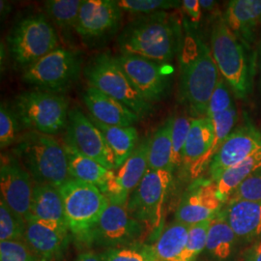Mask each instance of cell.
<instances>
[{
    "mask_svg": "<svg viewBox=\"0 0 261 261\" xmlns=\"http://www.w3.org/2000/svg\"><path fill=\"white\" fill-rule=\"evenodd\" d=\"M7 44L13 60L27 69L58 47V37L47 16L38 13L25 16L15 23Z\"/></svg>",
    "mask_w": 261,
    "mask_h": 261,
    "instance_id": "8",
    "label": "cell"
},
{
    "mask_svg": "<svg viewBox=\"0 0 261 261\" xmlns=\"http://www.w3.org/2000/svg\"><path fill=\"white\" fill-rule=\"evenodd\" d=\"M96 127L103 133L110 148L112 149L116 169L130 158L133 152L138 146L139 133L134 127L110 126L101 122L96 121L90 117Z\"/></svg>",
    "mask_w": 261,
    "mask_h": 261,
    "instance_id": "26",
    "label": "cell"
},
{
    "mask_svg": "<svg viewBox=\"0 0 261 261\" xmlns=\"http://www.w3.org/2000/svg\"><path fill=\"white\" fill-rule=\"evenodd\" d=\"M19 119L14 111L2 103L0 108V148L5 149L18 140Z\"/></svg>",
    "mask_w": 261,
    "mask_h": 261,
    "instance_id": "37",
    "label": "cell"
},
{
    "mask_svg": "<svg viewBox=\"0 0 261 261\" xmlns=\"http://www.w3.org/2000/svg\"><path fill=\"white\" fill-rule=\"evenodd\" d=\"M102 257L103 261H155L153 245L138 242L110 249Z\"/></svg>",
    "mask_w": 261,
    "mask_h": 261,
    "instance_id": "33",
    "label": "cell"
},
{
    "mask_svg": "<svg viewBox=\"0 0 261 261\" xmlns=\"http://www.w3.org/2000/svg\"><path fill=\"white\" fill-rule=\"evenodd\" d=\"M116 2L122 11L130 14H143L145 16L176 8L182 3L180 1L169 0H120Z\"/></svg>",
    "mask_w": 261,
    "mask_h": 261,
    "instance_id": "36",
    "label": "cell"
},
{
    "mask_svg": "<svg viewBox=\"0 0 261 261\" xmlns=\"http://www.w3.org/2000/svg\"><path fill=\"white\" fill-rule=\"evenodd\" d=\"M261 170V148L254 152L248 158L226 169L217 183V195L220 200L224 203L232 195L236 188L243 182Z\"/></svg>",
    "mask_w": 261,
    "mask_h": 261,
    "instance_id": "27",
    "label": "cell"
},
{
    "mask_svg": "<svg viewBox=\"0 0 261 261\" xmlns=\"http://www.w3.org/2000/svg\"><path fill=\"white\" fill-rule=\"evenodd\" d=\"M68 228L75 237L87 243L110 200L98 187L70 178L59 188Z\"/></svg>",
    "mask_w": 261,
    "mask_h": 261,
    "instance_id": "5",
    "label": "cell"
},
{
    "mask_svg": "<svg viewBox=\"0 0 261 261\" xmlns=\"http://www.w3.org/2000/svg\"><path fill=\"white\" fill-rule=\"evenodd\" d=\"M233 106L235 105L231 97L229 85L226 84V82L221 76L208 103L207 116L212 117L216 114L226 112Z\"/></svg>",
    "mask_w": 261,
    "mask_h": 261,
    "instance_id": "39",
    "label": "cell"
},
{
    "mask_svg": "<svg viewBox=\"0 0 261 261\" xmlns=\"http://www.w3.org/2000/svg\"><path fill=\"white\" fill-rule=\"evenodd\" d=\"M229 200L261 202V170L247 178L240 186L236 188L227 201Z\"/></svg>",
    "mask_w": 261,
    "mask_h": 261,
    "instance_id": "40",
    "label": "cell"
},
{
    "mask_svg": "<svg viewBox=\"0 0 261 261\" xmlns=\"http://www.w3.org/2000/svg\"><path fill=\"white\" fill-rule=\"evenodd\" d=\"M115 57L133 86L147 103L159 102L167 95L174 72L169 63L133 55L121 54Z\"/></svg>",
    "mask_w": 261,
    "mask_h": 261,
    "instance_id": "11",
    "label": "cell"
},
{
    "mask_svg": "<svg viewBox=\"0 0 261 261\" xmlns=\"http://www.w3.org/2000/svg\"><path fill=\"white\" fill-rule=\"evenodd\" d=\"M222 206L217 195V183L211 179H197L182 197L175 218L179 223L191 226L213 220L222 211Z\"/></svg>",
    "mask_w": 261,
    "mask_h": 261,
    "instance_id": "15",
    "label": "cell"
},
{
    "mask_svg": "<svg viewBox=\"0 0 261 261\" xmlns=\"http://www.w3.org/2000/svg\"><path fill=\"white\" fill-rule=\"evenodd\" d=\"M179 99L196 118L207 116L208 103L221 79L211 48L187 33L179 51Z\"/></svg>",
    "mask_w": 261,
    "mask_h": 261,
    "instance_id": "1",
    "label": "cell"
},
{
    "mask_svg": "<svg viewBox=\"0 0 261 261\" xmlns=\"http://www.w3.org/2000/svg\"><path fill=\"white\" fill-rule=\"evenodd\" d=\"M65 140L105 168L110 170L116 169L113 153L103 133L79 108L69 112Z\"/></svg>",
    "mask_w": 261,
    "mask_h": 261,
    "instance_id": "13",
    "label": "cell"
},
{
    "mask_svg": "<svg viewBox=\"0 0 261 261\" xmlns=\"http://www.w3.org/2000/svg\"><path fill=\"white\" fill-rule=\"evenodd\" d=\"M83 0H48L44 2L47 17L61 29H75Z\"/></svg>",
    "mask_w": 261,
    "mask_h": 261,
    "instance_id": "31",
    "label": "cell"
},
{
    "mask_svg": "<svg viewBox=\"0 0 261 261\" xmlns=\"http://www.w3.org/2000/svg\"><path fill=\"white\" fill-rule=\"evenodd\" d=\"M63 143L68 157L70 177L98 187L103 193L114 171L105 168L93 159L85 156L68 141L65 140Z\"/></svg>",
    "mask_w": 261,
    "mask_h": 261,
    "instance_id": "25",
    "label": "cell"
},
{
    "mask_svg": "<svg viewBox=\"0 0 261 261\" xmlns=\"http://www.w3.org/2000/svg\"><path fill=\"white\" fill-rule=\"evenodd\" d=\"M237 237L253 240L261 237V202L229 200L222 210Z\"/></svg>",
    "mask_w": 261,
    "mask_h": 261,
    "instance_id": "24",
    "label": "cell"
},
{
    "mask_svg": "<svg viewBox=\"0 0 261 261\" xmlns=\"http://www.w3.org/2000/svg\"><path fill=\"white\" fill-rule=\"evenodd\" d=\"M181 5L192 21L198 22L200 20L202 16V8L199 0H183Z\"/></svg>",
    "mask_w": 261,
    "mask_h": 261,
    "instance_id": "41",
    "label": "cell"
},
{
    "mask_svg": "<svg viewBox=\"0 0 261 261\" xmlns=\"http://www.w3.org/2000/svg\"><path fill=\"white\" fill-rule=\"evenodd\" d=\"M0 261H40L24 240L1 241Z\"/></svg>",
    "mask_w": 261,
    "mask_h": 261,
    "instance_id": "38",
    "label": "cell"
},
{
    "mask_svg": "<svg viewBox=\"0 0 261 261\" xmlns=\"http://www.w3.org/2000/svg\"><path fill=\"white\" fill-rule=\"evenodd\" d=\"M211 221L193 224L190 226L186 246L179 261H196V257L206 248L207 235Z\"/></svg>",
    "mask_w": 261,
    "mask_h": 261,
    "instance_id": "34",
    "label": "cell"
},
{
    "mask_svg": "<svg viewBox=\"0 0 261 261\" xmlns=\"http://www.w3.org/2000/svg\"><path fill=\"white\" fill-rule=\"evenodd\" d=\"M213 140V124L208 116L192 120L183 152V166L192 179H198L206 168L210 167L208 154Z\"/></svg>",
    "mask_w": 261,
    "mask_h": 261,
    "instance_id": "19",
    "label": "cell"
},
{
    "mask_svg": "<svg viewBox=\"0 0 261 261\" xmlns=\"http://www.w3.org/2000/svg\"><path fill=\"white\" fill-rule=\"evenodd\" d=\"M192 120L186 116L173 117L172 124V164L175 170L183 165V152L186 144L187 138L191 129Z\"/></svg>",
    "mask_w": 261,
    "mask_h": 261,
    "instance_id": "35",
    "label": "cell"
},
{
    "mask_svg": "<svg viewBox=\"0 0 261 261\" xmlns=\"http://www.w3.org/2000/svg\"><path fill=\"white\" fill-rule=\"evenodd\" d=\"M122 10L112 0H83L75 32L84 39L103 37L114 31L121 20Z\"/></svg>",
    "mask_w": 261,
    "mask_h": 261,
    "instance_id": "18",
    "label": "cell"
},
{
    "mask_svg": "<svg viewBox=\"0 0 261 261\" xmlns=\"http://www.w3.org/2000/svg\"><path fill=\"white\" fill-rule=\"evenodd\" d=\"M27 228L25 220L5 203L0 200V240L13 241L23 240Z\"/></svg>",
    "mask_w": 261,
    "mask_h": 261,
    "instance_id": "32",
    "label": "cell"
},
{
    "mask_svg": "<svg viewBox=\"0 0 261 261\" xmlns=\"http://www.w3.org/2000/svg\"><path fill=\"white\" fill-rule=\"evenodd\" d=\"M242 261H261V242L252 246L245 252Z\"/></svg>",
    "mask_w": 261,
    "mask_h": 261,
    "instance_id": "42",
    "label": "cell"
},
{
    "mask_svg": "<svg viewBox=\"0 0 261 261\" xmlns=\"http://www.w3.org/2000/svg\"><path fill=\"white\" fill-rule=\"evenodd\" d=\"M236 237V234L221 211L210 223L206 250L215 258L224 260L231 254Z\"/></svg>",
    "mask_w": 261,
    "mask_h": 261,
    "instance_id": "30",
    "label": "cell"
},
{
    "mask_svg": "<svg viewBox=\"0 0 261 261\" xmlns=\"http://www.w3.org/2000/svg\"><path fill=\"white\" fill-rule=\"evenodd\" d=\"M223 18L234 35L251 48L261 24V0L229 1Z\"/></svg>",
    "mask_w": 261,
    "mask_h": 261,
    "instance_id": "21",
    "label": "cell"
},
{
    "mask_svg": "<svg viewBox=\"0 0 261 261\" xmlns=\"http://www.w3.org/2000/svg\"><path fill=\"white\" fill-rule=\"evenodd\" d=\"M28 219L69 230L59 188L34 183Z\"/></svg>",
    "mask_w": 261,
    "mask_h": 261,
    "instance_id": "22",
    "label": "cell"
},
{
    "mask_svg": "<svg viewBox=\"0 0 261 261\" xmlns=\"http://www.w3.org/2000/svg\"><path fill=\"white\" fill-rule=\"evenodd\" d=\"M171 181V171L148 169L130 195L127 204L129 214L148 228L159 227Z\"/></svg>",
    "mask_w": 261,
    "mask_h": 261,
    "instance_id": "10",
    "label": "cell"
},
{
    "mask_svg": "<svg viewBox=\"0 0 261 261\" xmlns=\"http://www.w3.org/2000/svg\"><path fill=\"white\" fill-rule=\"evenodd\" d=\"M75 261H103L102 255L92 252H84L77 256Z\"/></svg>",
    "mask_w": 261,
    "mask_h": 261,
    "instance_id": "43",
    "label": "cell"
},
{
    "mask_svg": "<svg viewBox=\"0 0 261 261\" xmlns=\"http://www.w3.org/2000/svg\"><path fill=\"white\" fill-rule=\"evenodd\" d=\"M182 41L179 19L175 15L163 11L130 22L122 32L118 44L122 55L169 63L180 51Z\"/></svg>",
    "mask_w": 261,
    "mask_h": 261,
    "instance_id": "2",
    "label": "cell"
},
{
    "mask_svg": "<svg viewBox=\"0 0 261 261\" xmlns=\"http://www.w3.org/2000/svg\"><path fill=\"white\" fill-rule=\"evenodd\" d=\"M23 240L40 261H53L63 252L67 244L68 229L42 224L28 219Z\"/></svg>",
    "mask_w": 261,
    "mask_h": 261,
    "instance_id": "23",
    "label": "cell"
},
{
    "mask_svg": "<svg viewBox=\"0 0 261 261\" xmlns=\"http://www.w3.org/2000/svg\"><path fill=\"white\" fill-rule=\"evenodd\" d=\"M190 226L175 221L160 235L153 245L155 261H179L186 246Z\"/></svg>",
    "mask_w": 261,
    "mask_h": 261,
    "instance_id": "29",
    "label": "cell"
},
{
    "mask_svg": "<svg viewBox=\"0 0 261 261\" xmlns=\"http://www.w3.org/2000/svg\"><path fill=\"white\" fill-rule=\"evenodd\" d=\"M211 53L222 77L236 97L244 99L251 93L255 74V53L245 46L227 28L223 17L211 29Z\"/></svg>",
    "mask_w": 261,
    "mask_h": 261,
    "instance_id": "4",
    "label": "cell"
},
{
    "mask_svg": "<svg viewBox=\"0 0 261 261\" xmlns=\"http://www.w3.org/2000/svg\"><path fill=\"white\" fill-rule=\"evenodd\" d=\"M261 148V134L251 123L232 130L215 155L209 167L211 180L217 182L226 169Z\"/></svg>",
    "mask_w": 261,
    "mask_h": 261,
    "instance_id": "17",
    "label": "cell"
},
{
    "mask_svg": "<svg viewBox=\"0 0 261 261\" xmlns=\"http://www.w3.org/2000/svg\"><path fill=\"white\" fill-rule=\"evenodd\" d=\"M255 71H257V74L259 75V83L261 85V41L255 50Z\"/></svg>",
    "mask_w": 261,
    "mask_h": 261,
    "instance_id": "45",
    "label": "cell"
},
{
    "mask_svg": "<svg viewBox=\"0 0 261 261\" xmlns=\"http://www.w3.org/2000/svg\"><path fill=\"white\" fill-rule=\"evenodd\" d=\"M84 76L89 87L124 103L140 118L151 112L150 103L133 86L115 56L105 53L94 56L84 68Z\"/></svg>",
    "mask_w": 261,
    "mask_h": 261,
    "instance_id": "7",
    "label": "cell"
},
{
    "mask_svg": "<svg viewBox=\"0 0 261 261\" xmlns=\"http://www.w3.org/2000/svg\"><path fill=\"white\" fill-rule=\"evenodd\" d=\"M12 153L36 184L60 188L71 178L64 143L54 136L28 130L18 138Z\"/></svg>",
    "mask_w": 261,
    "mask_h": 261,
    "instance_id": "3",
    "label": "cell"
},
{
    "mask_svg": "<svg viewBox=\"0 0 261 261\" xmlns=\"http://www.w3.org/2000/svg\"><path fill=\"white\" fill-rule=\"evenodd\" d=\"M14 112L28 130L53 136L67 128L70 110L64 96L36 89L18 95Z\"/></svg>",
    "mask_w": 261,
    "mask_h": 261,
    "instance_id": "6",
    "label": "cell"
},
{
    "mask_svg": "<svg viewBox=\"0 0 261 261\" xmlns=\"http://www.w3.org/2000/svg\"><path fill=\"white\" fill-rule=\"evenodd\" d=\"M199 3H200V6H201L202 10H205L209 13L215 12V10L218 6L217 2L213 1V0H199Z\"/></svg>",
    "mask_w": 261,
    "mask_h": 261,
    "instance_id": "44",
    "label": "cell"
},
{
    "mask_svg": "<svg viewBox=\"0 0 261 261\" xmlns=\"http://www.w3.org/2000/svg\"><path fill=\"white\" fill-rule=\"evenodd\" d=\"M83 59L80 54L58 47L28 67L22 75L24 83L38 90L50 93L65 92L77 80Z\"/></svg>",
    "mask_w": 261,
    "mask_h": 261,
    "instance_id": "9",
    "label": "cell"
},
{
    "mask_svg": "<svg viewBox=\"0 0 261 261\" xmlns=\"http://www.w3.org/2000/svg\"><path fill=\"white\" fill-rule=\"evenodd\" d=\"M150 139H144L140 142L117 172H114L108 182L103 194L111 203L127 205L132 193L139 186L140 181L149 169L148 153Z\"/></svg>",
    "mask_w": 261,
    "mask_h": 261,
    "instance_id": "16",
    "label": "cell"
},
{
    "mask_svg": "<svg viewBox=\"0 0 261 261\" xmlns=\"http://www.w3.org/2000/svg\"><path fill=\"white\" fill-rule=\"evenodd\" d=\"M83 99L91 118L106 125L130 127L140 119L124 103L93 87L85 90Z\"/></svg>",
    "mask_w": 261,
    "mask_h": 261,
    "instance_id": "20",
    "label": "cell"
},
{
    "mask_svg": "<svg viewBox=\"0 0 261 261\" xmlns=\"http://www.w3.org/2000/svg\"><path fill=\"white\" fill-rule=\"evenodd\" d=\"M143 230V224L135 220L127 205L111 203L88 238V244L111 249L137 243Z\"/></svg>",
    "mask_w": 261,
    "mask_h": 261,
    "instance_id": "12",
    "label": "cell"
},
{
    "mask_svg": "<svg viewBox=\"0 0 261 261\" xmlns=\"http://www.w3.org/2000/svg\"><path fill=\"white\" fill-rule=\"evenodd\" d=\"M172 124L173 117H170L150 138L149 169L174 171L172 164Z\"/></svg>",
    "mask_w": 261,
    "mask_h": 261,
    "instance_id": "28",
    "label": "cell"
},
{
    "mask_svg": "<svg viewBox=\"0 0 261 261\" xmlns=\"http://www.w3.org/2000/svg\"><path fill=\"white\" fill-rule=\"evenodd\" d=\"M1 199L16 214L28 218L34 181L28 169L13 153H2L0 159Z\"/></svg>",
    "mask_w": 261,
    "mask_h": 261,
    "instance_id": "14",
    "label": "cell"
}]
</instances>
